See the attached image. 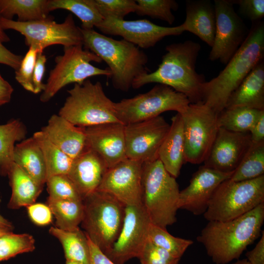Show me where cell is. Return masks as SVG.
I'll list each match as a JSON object with an SVG mask.
<instances>
[{"mask_svg": "<svg viewBox=\"0 0 264 264\" xmlns=\"http://www.w3.org/2000/svg\"><path fill=\"white\" fill-rule=\"evenodd\" d=\"M201 49L200 44L191 40L166 46L157 69L136 78L132 88L138 89L150 83L166 85L185 95L191 103L202 102V88L206 82L198 73L196 65Z\"/></svg>", "mask_w": 264, "mask_h": 264, "instance_id": "6da1fadb", "label": "cell"}, {"mask_svg": "<svg viewBox=\"0 0 264 264\" xmlns=\"http://www.w3.org/2000/svg\"><path fill=\"white\" fill-rule=\"evenodd\" d=\"M264 203L234 219L208 221L197 237L216 264H227L239 259L246 247L262 234Z\"/></svg>", "mask_w": 264, "mask_h": 264, "instance_id": "7a4b0ae2", "label": "cell"}, {"mask_svg": "<svg viewBox=\"0 0 264 264\" xmlns=\"http://www.w3.org/2000/svg\"><path fill=\"white\" fill-rule=\"evenodd\" d=\"M264 57V23L261 21L252 23L246 39L224 68L204 83L202 102L218 115L230 94Z\"/></svg>", "mask_w": 264, "mask_h": 264, "instance_id": "3957f363", "label": "cell"}, {"mask_svg": "<svg viewBox=\"0 0 264 264\" xmlns=\"http://www.w3.org/2000/svg\"><path fill=\"white\" fill-rule=\"evenodd\" d=\"M80 28L84 48L107 64L111 84L115 89L127 92L136 78L149 72L146 67L148 57L138 46L124 39L107 37L93 29Z\"/></svg>", "mask_w": 264, "mask_h": 264, "instance_id": "277c9868", "label": "cell"}, {"mask_svg": "<svg viewBox=\"0 0 264 264\" xmlns=\"http://www.w3.org/2000/svg\"><path fill=\"white\" fill-rule=\"evenodd\" d=\"M142 184V204L151 223L164 228L175 223L180 190L159 159L143 163Z\"/></svg>", "mask_w": 264, "mask_h": 264, "instance_id": "5b68a950", "label": "cell"}, {"mask_svg": "<svg viewBox=\"0 0 264 264\" xmlns=\"http://www.w3.org/2000/svg\"><path fill=\"white\" fill-rule=\"evenodd\" d=\"M83 202L81 226L89 239L105 254L119 235L126 206L112 195L98 190L84 198Z\"/></svg>", "mask_w": 264, "mask_h": 264, "instance_id": "8992f818", "label": "cell"}, {"mask_svg": "<svg viewBox=\"0 0 264 264\" xmlns=\"http://www.w3.org/2000/svg\"><path fill=\"white\" fill-rule=\"evenodd\" d=\"M67 92L68 95L58 115L73 125L86 128L120 122L114 102L106 94L100 82L93 83L87 79L81 84H74Z\"/></svg>", "mask_w": 264, "mask_h": 264, "instance_id": "52a82bcc", "label": "cell"}, {"mask_svg": "<svg viewBox=\"0 0 264 264\" xmlns=\"http://www.w3.org/2000/svg\"><path fill=\"white\" fill-rule=\"evenodd\" d=\"M263 203L264 175L241 181L229 178L216 189L203 216L208 221H228L244 215Z\"/></svg>", "mask_w": 264, "mask_h": 264, "instance_id": "ba28073f", "label": "cell"}, {"mask_svg": "<svg viewBox=\"0 0 264 264\" xmlns=\"http://www.w3.org/2000/svg\"><path fill=\"white\" fill-rule=\"evenodd\" d=\"M102 62V60L83 45L64 47L63 55L55 57V66L50 71L40 101H49L63 88L71 84H82L88 78L103 75L110 78L111 72L107 68L102 69L90 62Z\"/></svg>", "mask_w": 264, "mask_h": 264, "instance_id": "9c48e42d", "label": "cell"}, {"mask_svg": "<svg viewBox=\"0 0 264 264\" xmlns=\"http://www.w3.org/2000/svg\"><path fill=\"white\" fill-rule=\"evenodd\" d=\"M190 103L184 94L157 84L146 92L114 102V107L119 121L127 125L156 117L167 111L180 113Z\"/></svg>", "mask_w": 264, "mask_h": 264, "instance_id": "30bf717a", "label": "cell"}, {"mask_svg": "<svg viewBox=\"0 0 264 264\" xmlns=\"http://www.w3.org/2000/svg\"><path fill=\"white\" fill-rule=\"evenodd\" d=\"M0 26L4 30H16L24 36L25 44L37 48L43 52L46 47L61 44L68 47L83 45L81 28L76 26L72 15L69 14L61 23L52 18L28 22H20L0 17Z\"/></svg>", "mask_w": 264, "mask_h": 264, "instance_id": "8fae6325", "label": "cell"}, {"mask_svg": "<svg viewBox=\"0 0 264 264\" xmlns=\"http://www.w3.org/2000/svg\"><path fill=\"white\" fill-rule=\"evenodd\" d=\"M185 139V162L203 163L216 138L218 115L203 102L190 103L181 112Z\"/></svg>", "mask_w": 264, "mask_h": 264, "instance_id": "7c38bea8", "label": "cell"}, {"mask_svg": "<svg viewBox=\"0 0 264 264\" xmlns=\"http://www.w3.org/2000/svg\"><path fill=\"white\" fill-rule=\"evenodd\" d=\"M216 30L209 58L226 65L246 39L249 29L235 12L231 0H214Z\"/></svg>", "mask_w": 264, "mask_h": 264, "instance_id": "4fadbf2b", "label": "cell"}, {"mask_svg": "<svg viewBox=\"0 0 264 264\" xmlns=\"http://www.w3.org/2000/svg\"><path fill=\"white\" fill-rule=\"evenodd\" d=\"M170 127L160 115L125 125L127 158L143 163L158 159L159 148Z\"/></svg>", "mask_w": 264, "mask_h": 264, "instance_id": "5bb4252c", "label": "cell"}, {"mask_svg": "<svg viewBox=\"0 0 264 264\" xmlns=\"http://www.w3.org/2000/svg\"><path fill=\"white\" fill-rule=\"evenodd\" d=\"M151 222L142 204L126 206L119 235L106 254L115 264L138 257L148 240Z\"/></svg>", "mask_w": 264, "mask_h": 264, "instance_id": "9a60e30c", "label": "cell"}, {"mask_svg": "<svg viewBox=\"0 0 264 264\" xmlns=\"http://www.w3.org/2000/svg\"><path fill=\"white\" fill-rule=\"evenodd\" d=\"M96 27L102 33L120 36L125 41L143 49L154 46L166 36L178 35L185 31L182 24L166 27L146 19L127 21L107 18Z\"/></svg>", "mask_w": 264, "mask_h": 264, "instance_id": "2e32d148", "label": "cell"}, {"mask_svg": "<svg viewBox=\"0 0 264 264\" xmlns=\"http://www.w3.org/2000/svg\"><path fill=\"white\" fill-rule=\"evenodd\" d=\"M143 163L126 158L108 169L97 190L107 193L125 206L142 204Z\"/></svg>", "mask_w": 264, "mask_h": 264, "instance_id": "e0dca14e", "label": "cell"}, {"mask_svg": "<svg viewBox=\"0 0 264 264\" xmlns=\"http://www.w3.org/2000/svg\"><path fill=\"white\" fill-rule=\"evenodd\" d=\"M233 173L220 172L204 165L200 166L193 174L189 184L180 191L178 209L195 215H203L216 189Z\"/></svg>", "mask_w": 264, "mask_h": 264, "instance_id": "ac0fdd59", "label": "cell"}, {"mask_svg": "<svg viewBox=\"0 0 264 264\" xmlns=\"http://www.w3.org/2000/svg\"><path fill=\"white\" fill-rule=\"evenodd\" d=\"M251 144L249 132H234L219 128L204 165L222 172H233Z\"/></svg>", "mask_w": 264, "mask_h": 264, "instance_id": "d6986e66", "label": "cell"}, {"mask_svg": "<svg viewBox=\"0 0 264 264\" xmlns=\"http://www.w3.org/2000/svg\"><path fill=\"white\" fill-rule=\"evenodd\" d=\"M124 130L120 122L85 128L87 147L102 158L108 169L127 158Z\"/></svg>", "mask_w": 264, "mask_h": 264, "instance_id": "ffe728a7", "label": "cell"}, {"mask_svg": "<svg viewBox=\"0 0 264 264\" xmlns=\"http://www.w3.org/2000/svg\"><path fill=\"white\" fill-rule=\"evenodd\" d=\"M108 169L102 158L87 147L73 159L67 175L83 200L97 190Z\"/></svg>", "mask_w": 264, "mask_h": 264, "instance_id": "44dd1931", "label": "cell"}, {"mask_svg": "<svg viewBox=\"0 0 264 264\" xmlns=\"http://www.w3.org/2000/svg\"><path fill=\"white\" fill-rule=\"evenodd\" d=\"M41 131L73 159L87 148L85 128L75 126L58 114H53Z\"/></svg>", "mask_w": 264, "mask_h": 264, "instance_id": "7402d4cb", "label": "cell"}, {"mask_svg": "<svg viewBox=\"0 0 264 264\" xmlns=\"http://www.w3.org/2000/svg\"><path fill=\"white\" fill-rule=\"evenodd\" d=\"M264 110V61L258 63L229 96L225 109Z\"/></svg>", "mask_w": 264, "mask_h": 264, "instance_id": "603a6c76", "label": "cell"}, {"mask_svg": "<svg viewBox=\"0 0 264 264\" xmlns=\"http://www.w3.org/2000/svg\"><path fill=\"white\" fill-rule=\"evenodd\" d=\"M182 24L185 31L196 35L211 47L216 30L214 3L209 0H186V19Z\"/></svg>", "mask_w": 264, "mask_h": 264, "instance_id": "cb8c5ba5", "label": "cell"}, {"mask_svg": "<svg viewBox=\"0 0 264 264\" xmlns=\"http://www.w3.org/2000/svg\"><path fill=\"white\" fill-rule=\"evenodd\" d=\"M185 139L183 121L177 113L171 119L169 130L158 152V159L166 171L173 176L177 177L185 163Z\"/></svg>", "mask_w": 264, "mask_h": 264, "instance_id": "d4e9b609", "label": "cell"}, {"mask_svg": "<svg viewBox=\"0 0 264 264\" xmlns=\"http://www.w3.org/2000/svg\"><path fill=\"white\" fill-rule=\"evenodd\" d=\"M14 162L42 187L46 182V171L42 152L33 137L16 144Z\"/></svg>", "mask_w": 264, "mask_h": 264, "instance_id": "484cf974", "label": "cell"}, {"mask_svg": "<svg viewBox=\"0 0 264 264\" xmlns=\"http://www.w3.org/2000/svg\"><path fill=\"white\" fill-rule=\"evenodd\" d=\"M7 176L12 190L8 207L17 209L35 203L43 187L39 185L23 169L14 162Z\"/></svg>", "mask_w": 264, "mask_h": 264, "instance_id": "4316f807", "label": "cell"}, {"mask_svg": "<svg viewBox=\"0 0 264 264\" xmlns=\"http://www.w3.org/2000/svg\"><path fill=\"white\" fill-rule=\"evenodd\" d=\"M27 129L19 119H12L0 125V175L7 176L14 163L15 143L25 139Z\"/></svg>", "mask_w": 264, "mask_h": 264, "instance_id": "83f0119b", "label": "cell"}, {"mask_svg": "<svg viewBox=\"0 0 264 264\" xmlns=\"http://www.w3.org/2000/svg\"><path fill=\"white\" fill-rule=\"evenodd\" d=\"M49 0H0V17L17 21L28 22L47 18Z\"/></svg>", "mask_w": 264, "mask_h": 264, "instance_id": "f1b7e54d", "label": "cell"}, {"mask_svg": "<svg viewBox=\"0 0 264 264\" xmlns=\"http://www.w3.org/2000/svg\"><path fill=\"white\" fill-rule=\"evenodd\" d=\"M50 235L57 239L64 249L66 261L90 264V253L87 235L80 228L72 231L51 227Z\"/></svg>", "mask_w": 264, "mask_h": 264, "instance_id": "f546056e", "label": "cell"}, {"mask_svg": "<svg viewBox=\"0 0 264 264\" xmlns=\"http://www.w3.org/2000/svg\"><path fill=\"white\" fill-rule=\"evenodd\" d=\"M32 137L43 153L46 171V179L52 176L67 175L73 159L53 144L42 131L36 132Z\"/></svg>", "mask_w": 264, "mask_h": 264, "instance_id": "4dcf8cb0", "label": "cell"}, {"mask_svg": "<svg viewBox=\"0 0 264 264\" xmlns=\"http://www.w3.org/2000/svg\"><path fill=\"white\" fill-rule=\"evenodd\" d=\"M47 205L54 216L56 227L64 230L78 229L84 215L82 200L53 199L48 198Z\"/></svg>", "mask_w": 264, "mask_h": 264, "instance_id": "1f68e13d", "label": "cell"}, {"mask_svg": "<svg viewBox=\"0 0 264 264\" xmlns=\"http://www.w3.org/2000/svg\"><path fill=\"white\" fill-rule=\"evenodd\" d=\"M48 10H67L77 16L82 22V29H92L104 19L94 0H49Z\"/></svg>", "mask_w": 264, "mask_h": 264, "instance_id": "d6a6232c", "label": "cell"}, {"mask_svg": "<svg viewBox=\"0 0 264 264\" xmlns=\"http://www.w3.org/2000/svg\"><path fill=\"white\" fill-rule=\"evenodd\" d=\"M263 111L244 107L224 109L218 115L219 128L234 132H250Z\"/></svg>", "mask_w": 264, "mask_h": 264, "instance_id": "836d02e7", "label": "cell"}, {"mask_svg": "<svg viewBox=\"0 0 264 264\" xmlns=\"http://www.w3.org/2000/svg\"><path fill=\"white\" fill-rule=\"evenodd\" d=\"M264 175V141L252 143L230 179L248 180Z\"/></svg>", "mask_w": 264, "mask_h": 264, "instance_id": "e575fe53", "label": "cell"}, {"mask_svg": "<svg viewBox=\"0 0 264 264\" xmlns=\"http://www.w3.org/2000/svg\"><path fill=\"white\" fill-rule=\"evenodd\" d=\"M148 239L155 245L179 259L194 242L191 240L175 237L170 234L166 228L152 223L148 230Z\"/></svg>", "mask_w": 264, "mask_h": 264, "instance_id": "d590c367", "label": "cell"}, {"mask_svg": "<svg viewBox=\"0 0 264 264\" xmlns=\"http://www.w3.org/2000/svg\"><path fill=\"white\" fill-rule=\"evenodd\" d=\"M35 243L33 237L29 234H14L11 231L0 236V262L34 251Z\"/></svg>", "mask_w": 264, "mask_h": 264, "instance_id": "8d00e7d4", "label": "cell"}, {"mask_svg": "<svg viewBox=\"0 0 264 264\" xmlns=\"http://www.w3.org/2000/svg\"><path fill=\"white\" fill-rule=\"evenodd\" d=\"M135 13L139 16H148L172 24L175 17L172 10H176L178 5L174 0H136Z\"/></svg>", "mask_w": 264, "mask_h": 264, "instance_id": "74e56055", "label": "cell"}, {"mask_svg": "<svg viewBox=\"0 0 264 264\" xmlns=\"http://www.w3.org/2000/svg\"><path fill=\"white\" fill-rule=\"evenodd\" d=\"M45 183L49 198L82 200L75 185L67 175L50 176L46 179Z\"/></svg>", "mask_w": 264, "mask_h": 264, "instance_id": "f35d334b", "label": "cell"}, {"mask_svg": "<svg viewBox=\"0 0 264 264\" xmlns=\"http://www.w3.org/2000/svg\"><path fill=\"white\" fill-rule=\"evenodd\" d=\"M98 10L104 19L111 18L124 20L132 12H135L137 3L134 0H94Z\"/></svg>", "mask_w": 264, "mask_h": 264, "instance_id": "ab89813d", "label": "cell"}, {"mask_svg": "<svg viewBox=\"0 0 264 264\" xmlns=\"http://www.w3.org/2000/svg\"><path fill=\"white\" fill-rule=\"evenodd\" d=\"M138 258L141 264H179L180 259L148 239Z\"/></svg>", "mask_w": 264, "mask_h": 264, "instance_id": "60d3db41", "label": "cell"}, {"mask_svg": "<svg viewBox=\"0 0 264 264\" xmlns=\"http://www.w3.org/2000/svg\"><path fill=\"white\" fill-rule=\"evenodd\" d=\"M40 51L33 46L29 48L22 58L20 66L15 71V79L26 90L33 93L32 77L36 61Z\"/></svg>", "mask_w": 264, "mask_h": 264, "instance_id": "b9f144b4", "label": "cell"}, {"mask_svg": "<svg viewBox=\"0 0 264 264\" xmlns=\"http://www.w3.org/2000/svg\"><path fill=\"white\" fill-rule=\"evenodd\" d=\"M239 6L240 12L253 22L261 21L264 16V0H232Z\"/></svg>", "mask_w": 264, "mask_h": 264, "instance_id": "7bdbcfd3", "label": "cell"}, {"mask_svg": "<svg viewBox=\"0 0 264 264\" xmlns=\"http://www.w3.org/2000/svg\"><path fill=\"white\" fill-rule=\"evenodd\" d=\"M27 209L29 218L36 224L44 226L52 222V214L47 205L34 203L27 206Z\"/></svg>", "mask_w": 264, "mask_h": 264, "instance_id": "ee69618b", "label": "cell"}, {"mask_svg": "<svg viewBox=\"0 0 264 264\" xmlns=\"http://www.w3.org/2000/svg\"><path fill=\"white\" fill-rule=\"evenodd\" d=\"M43 52H38L34 69L32 83L33 93L38 94L43 92L45 84L43 83V79L45 70L46 58Z\"/></svg>", "mask_w": 264, "mask_h": 264, "instance_id": "f6af8a7d", "label": "cell"}, {"mask_svg": "<svg viewBox=\"0 0 264 264\" xmlns=\"http://www.w3.org/2000/svg\"><path fill=\"white\" fill-rule=\"evenodd\" d=\"M22 58L11 52L0 42V64L7 65L16 71L19 68Z\"/></svg>", "mask_w": 264, "mask_h": 264, "instance_id": "bcb514c9", "label": "cell"}, {"mask_svg": "<svg viewBox=\"0 0 264 264\" xmlns=\"http://www.w3.org/2000/svg\"><path fill=\"white\" fill-rule=\"evenodd\" d=\"M255 246L245 254L246 259L249 264H264V231Z\"/></svg>", "mask_w": 264, "mask_h": 264, "instance_id": "7dc6e473", "label": "cell"}, {"mask_svg": "<svg viewBox=\"0 0 264 264\" xmlns=\"http://www.w3.org/2000/svg\"><path fill=\"white\" fill-rule=\"evenodd\" d=\"M87 236L89 248L90 264H115L89 239L87 235Z\"/></svg>", "mask_w": 264, "mask_h": 264, "instance_id": "c3c4849f", "label": "cell"}, {"mask_svg": "<svg viewBox=\"0 0 264 264\" xmlns=\"http://www.w3.org/2000/svg\"><path fill=\"white\" fill-rule=\"evenodd\" d=\"M249 132L252 143L264 141V111L261 113Z\"/></svg>", "mask_w": 264, "mask_h": 264, "instance_id": "681fc988", "label": "cell"}, {"mask_svg": "<svg viewBox=\"0 0 264 264\" xmlns=\"http://www.w3.org/2000/svg\"><path fill=\"white\" fill-rule=\"evenodd\" d=\"M14 89L0 74V107L9 103Z\"/></svg>", "mask_w": 264, "mask_h": 264, "instance_id": "f907efd6", "label": "cell"}, {"mask_svg": "<svg viewBox=\"0 0 264 264\" xmlns=\"http://www.w3.org/2000/svg\"><path fill=\"white\" fill-rule=\"evenodd\" d=\"M0 227L7 228L11 230H13V226L12 223L4 218L0 214Z\"/></svg>", "mask_w": 264, "mask_h": 264, "instance_id": "816d5d0a", "label": "cell"}, {"mask_svg": "<svg viewBox=\"0 0 264 264\" xmlns=\"http://www.w3.org/2000/svg\"><path fill=\"white\" fill-rule=\"evenodd\" d=\"M10 40L9 37L6 35L4 30L0 26V42L4 43L9 42Z\"/></svg>", "mask_w": 264, "mask_h": 264, "instance_id": "f5cc1de1", "label": "cell"}, {"mask_svg": "<svg viewBox=\"0 0 264 264\" xmlns=\"http://www.w3.org/2000/svg\"><path fill=\"white\" fill-rule=\"evenodd\" d=\"M11 231H12V230L10 229L2 228V227H0V236Z\"/></svg>", "mask_w": 264, "mask_h": 264, "instance_id": "db71d44e", "label": "cell"}, {"mask_svg": "<svg viewBox=\"0 0 264 264\" xmlns=\"http://www.w3.org/2000/svg\"><path fill=\"white\" fill-rule=\"evenodd\" d=\"M232 264H249L246 259L238 260Z\"/></svg>", "mask_w": 264, "mask_h": 264, "instance_id": "11a10c76", "label": "cell"}, {"mask_svg": "<svg viewBox=\"0 0 264 264\" xmlns=\"http://www.w3.org/2000/svg\"><path fill=\"white\" fill-rule=\"evenodd\" d=\"M66 264H85L80 262H75V261H66Z\"/></svg>", "mask_w": 264, "mask_h": 264, "instance_id": "9f6ffc18", "label": "cell"}]
</instances>
